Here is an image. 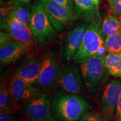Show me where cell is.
<instances>
[{"label":"cell","mask_w":121,"mask_h":121,"mask_svg":"<svg viewBox=\"0 0 121 121\" xmlns=\"http://www.w3.org/2000/svg\"><path fill=\"white\" fill-rule=\"evenodd\" d=\"M91 110L89 103L80 95L58 92L51 98V116L55 121H79Z\"/></svg>","instance_id":"cell-1"},{"label":"cell","mask_w":121,"mask_h":121,"mask_svg":"<svg viewBox=\"0 0 121 121\" xmlns=\"http://www.w3.org/2000/svg\"><path fill=\"white\" fill-rule=\"evenodd\" d=\"M104 58L105 56H94L78 62L84 88L88 93H96L108 79L109 73Z\"/></svg>","instance_id":"cell-2"},{"label":"cell","mask_w":121,"mask_h":121,"mask_svg":"<svg viewBox=\"0 0 121 121\" xmlns=\"http://www.w3.org/2000/svg\"><path fill=\"white\" fill-rule=\"evenodd\" d=\"M104 36L100 18L98 17L87 25L82 43L73 60L79 62L94 56H104L107 49Z\"/></svg>","instance_id":"cell-3"},{"label":"cell","mask_w":121,"mask_h":121,"mask_svg":"<svg viewBox=\"0 0 121 121\" xmlns=\"http://www.w3.org/2000/svg\"><path fill=\"white\" fill-rule=\"evenodd\" d=\"M30 28L33 35L41 45L51 42L55 38V28L40 1H35L31 7Z\"/></svg>","instance_id":"cell-4"},{"label":"cell","mask_w":121,"mask_h":121,"mask_svg":"<svg viewBox=\"0 0 121 121\" xmlns=\"http://www.w3.org/2000/svg\"><path fill=\"white\" fill-rule=\"evenodd\" d=\"M54 87L60 93L82 94L84 85L80 68L71 64L62 67Z\"/></svg>","instance_id":"cell-5"},{"label":"cell","mask_w":121,"mask_h":121,"mask_svg":"<svg viewBox=\"0 0 121 121\" xmlns=\"http://www.w3.org/2000/svg\"><path fill=\"white\" fill-rule=\"evenodd\" d=\"M24 113L28 121H45L52 119L51 100L48 94H41L30 100L24 107Z\"/></svg>","instance_id":"cell-6"},{"label":"cell","mask_w":121,"mask_h":121,"mask_svg":"<svg viewBox=\"0 0 121 121\" xmlns=\"http://www.w3.org/2000/svg\"><path fill=\"white\" fill-rule=\"evenodd\" d=\"M44 6L53 26L57 30L63 29L73 17V9L54 0H40Z\"/></svg>","instance_id":"cell-7"},{"label":"cell","mask_w":121,"mask_h":121,"mask_svg":"<svg viewBox=\"0 0 121 121\" xmlns=\"http://www.w3.org/2000/svg\"><path fill=\"white\" fill-rule=\"evenodd\" d=\"M60 69L58 60L49 54L42 60V65L37 84L39 88L50 89L55 85Z\"/></svg>","instance_id":"cell-8"},{"label":"cell","mask_w":121,"mask_h":121,"mask_svg":"<svg viewBox=\"0 0 121 121\" xmlns=\"http://www.w3.org/2000/svg\"><path fill=\"white\" fill-rule=\"evenodd\" d=\"M121 92V81L113 79L104 86L101 99V112L110 118L114 113Z\"/></svg>","instance_id":"cell-9"},{"label":"cell","mask_w":121,"mask_h":121,"mask_svg":"<svg viewBox=\"0 0 121 121\" xmlns=\"http://www.w3.org/2000/svg\"><path fill=\"white\" fill-rule=\"evenodd\" d=\"M13 101L17 105L28 103L40 94L39 89L22 78L13 76L9 87Z\"/></svg>","instance_id":"cell-10"},{"label":"cell","mask_w":121,"mask_h":121,"mask_svg":"<svg viewBox=\"0 0 121 121\" xmlns=\"http://www.w3.org/2000/svg\"><path fill=\"white\" fill-rule=\"evenodd\" d=\"M87 26L86 24H81L68 34L63 49V56L67 61L73 60L82 43Z\"/></svg>","instance_id":"cell-11"},{"label":"cell","mask_w":121,"mask_h":121,"mask_svg":"<svg viewBox=\"0 0 121 121\" xmlns=\"http://www.w3.org/2000/svg\"><path fill=\"white\" fill-rule=\"evenodd\" d=\"M6 25L9 34L15 41L24 44L28 48L32 46L33 34L29 26L12 17L7 20Z\"/></svg>","instance_id":"cell-12"},{"label":"cell","mask_w":121,"mask_h":121,"mask_svg":"<svg viewBox=\"0 0 121 121\" xmlns=\"http://www.w3.org/2000/svg\"><path fill=\"white\" fill-rule=\"evenodd\" d=\"M24 44L13 42L0 48V62L1 65L9 64L17 60L28 50Z\"/></svg>","instance_id":"cell-13"},{"label":"cell","mask_w":121,"mask_h":121,"mask_svg":"<svg viewBox=\"0 0 121 121\" xmlns=\"http://www.w3.org/2000/svg\"><path fill=\"white\" fill-rule=\"evenodd\" d=\"M42 60L31 59L22 65L15 74V76L22 78L26 82L33 84L39 78L41 70Z\"/></svg>","instance_id":"cell-14"},{"label":"cell","mask_w":121,"mask_h":121,"mask_svg":"<svg viewBox=\"0 0 121 121\" xmlns=\"http://www.w3.org/2000/svg\"><path fill=\"white\" fill-rule=\"evenodd\" d=\"M76 14L88 22H92L99 17L97 9L91 0H73Z\"/></svg>","instance_id":"cell-15"},{"label":"cell","mask_w":121,"mask_h":121,"mask_svg":"<svg viewBox=\"0 0 121 121\" xmlns=\"http://www.w3.org/2000/svg\"><path fill=\"white\" fill-rule=\"evenodd\" d=\"M105 66L110 75L121 78V57L119 54L108 53L104 58Z\"/></svg>","instance_id":"cell-16"},{"label":"cell","mask_w":121,"mask_h":121,"mask_svg":"<svg viewBox=\"0 0 121 121\" xmlns=\"http://www.w3.org/2000/svg\"><path fill=\"white\" fill-rule=\"evenodd\" d=\"M19 105L15 103L12 98L9 89L4 87L1 85L0 89V110L13 111L17 109Z\"/></svg>","instance_id":"cell-17"},{"label":"cell","mask_w":121,"mask_h":121,"mask_svg":"<svg viewBox=\"0 0 121 121\" xmlns=\"http://www.w3.org/2000/svg\"><path fill=\"white\" fill-rule=\"evenodd\" d=\"M120 22L118 17L112 14L108 15L102 24V29L106 37L113 35L119 32Z\"/></svg>","instance_id":"cell-18"},{"label":"cell","mask_w":121,"mask_h":121,"mask_svg":"<svg viewBox=\"0 0 121 121\" xmlns=\"http://www.w3.org/2000/svg\"><path fill=\"white\" fill-rule=\"evenodd\" d=\"M31 11L24 6H12L10 17L17 20L25 25L30 26Z\"/></svg>","instance_id":"cell-19"},{"label":"cell","mask_w":121,"mask_h":121,"mask_svg":"<svg viewBox=\"0 0 121 121\" xmlns=\"http://www.w3.org/2000/svg\"><path fill=\"white\" fill-rule=\"evenodd\" d=\"M104 46L108 53L120 54L121 53V33L119 31L113 35L107 37Z\"/></svg>","instance_id":"cell-20"},{"label":"cell","mask_w":121,"mask_h":121,"mask_svg":"<svg viewBox=\"0 0 121 121\" xmlns=\"http://www.w3.org/2000/svg\"><path fill=\"white\" fill-rule=\"evenodd\" d=\"M110 118L101 112L100 113H87L79 121H110Z\"/></svg>","instance_id":"cell-21"},{"label":"cell","mask_w":121,"mask_h":121,"mask_svg":"<svg viewBox=\"0 0 121 121\" xmlns=\"http://www.w3.org/2000/svg\"><path fill=\"white\" fill-rule=\"evenodd\" d=\"M11 11V6L10 7H1L0 10V21H1V28H7V21L10 17Z\"/></svg>","instance_id":"cell-22"},{"label":"cell","mask_w":121,"mask_h":121,"mask_svg":"<svg viewBox=\"0 0 121 121\" xmlns=\"http://www.w3.org/2000/svg\"><path fill=\"white\" fill-rule=\"evenodd\" d=\"M110 14L121 17V0H109Z\"/></svg>","instance_id":"cell-23"},{"label":"cell","mask_w":121,"mask_h":121,"mask_svg":"<svg viewBox=\"0 0 121 121\" xmlns=\"http://www.w3.org/2000/svg\"><path fill=\"white\" fill-rule=\"evenodd\" d=\"M13 111H2L0 114V121H16Z\"/></svg>","instance_id":"cell-24"},{"label":"cell","mask_w":121,"mask_h":121,"mask_svg":"<svg viewBox=\"0 0 121 121\" xmlns=\"http://www.w3.org/2000/svg\"><path fill=\"white\" fill-rule=\"evenodd\" d=\"M0 44H1V47L4 46V45L13 42V40L14 39L11 37V35L10 34H7L2 31H1V37H0Z\"/></svg>","instance_id":"cell-25"},{"label":"cell","mask_w":121,"mask_h":121,"mask_svg":"<svg viewBox=\"0 0 121 121\" xmlns=\"http://www.w3.org/2000/svg\"><path fill=\"white\" fill-rule=\"evenodd\" d=\"M114 119L116 121H121V92L118 101L116 113L114 115Z\"/></svg>","instance_id":"cell-26"},{"label":"cell","mask_w":121,"mask_h":121,"mask_svg":"<svg viewBox=\"0 0 121 121\" xmlns=\"http://www.w3.org/2000/svg\"><path fill=\"white\" fill-rule=\"evenodd\" d=\"M31 0H11L12 6H25L29 5Z\"/></svg>","instance_id":"cell-27"},{"label":"cell","mask_w":121,"mask_h":121,"mask_svg":"<svg viewBox=\"0 0 121 121\" xmlns=\"http://www.w3.org/2000/svg\"><path fill=\"white\" fill-rule=\"evenodd\" d=\"M56 2L66 6L69 8L74 9L73 0H54Z\"/></svg>","instance_id":"cell-28"},{"label":"cell","mask_w":121,"mask_h":121,"mask_svg":"<svg viewBox=\"0 0 121 121\" xmlns=\"http://www.w3.org/2000/svg\"><path fill=\"white\" fill-rule=\"evenodd\" d=\"M94 3V4H95L97 9H99V0H91Z\"/></svg>","instance_id":"cell-29"},{"label":"cell","mask_w":121,"mask_h":121,"mask_svg":"<svg viewBox=\"0 0 121 121\" xmlns=\"http://www.w3.org/2000/svg\"><path fill=\"white\" fill-rule=\"evenodd\" d=\"M119 22H120V26H119V31H120V33H121V17H119Z\"/></svg>","instance_id":"cell-30"},{"label":"cell","mask_w":121,"mask_h":121,"mask_svg":"<svg viewBox=\"0 0 121 121\" xmlns=\"http://www.w3.org/2000/svg\"><path fill=\"white\" fill-rule=\"evenodd\" d=\"M45 121H53V119H48V120H46Z\"/></svg>","instance_id":"cell-31"},{"label":"cell","mask_w":121,"mask_h":121,"mask_svg":"<svg viewBox=\"0 0 121 121\" xmlns=\"http://www.w3.org/2000/svg\"><path fill=\"white\" fill-rule=\"evenodd\" d=\"M119 55H120V56L121 57V53H120V54H119Z\"/></svg>","instance_id":"cell-32"}]
</instances>
